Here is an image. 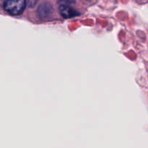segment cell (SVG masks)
<instances>
[{"label":"cell","mask_w":148,"mask_h":148,"mask_svg":"<svg viewBox=\"0 0 148 148\" xmlns=\"http://www.w3.org/2000/svg\"><path fill=\"white\" fill-rule=\"evenodd\" d=\"M52 8L51 5L49 3H43L39 6L38 9V13L39 16L41 17H46L51 15L52 13Z\"/></svg>","instance_id":"3"},{"label":"cell","mask_w":148,"mask_h":148,"mask_svg":"<svg viewBox=\"0 0 148 148\" xmlns=\"http://www.w3.org/2000/svg\"><path fill=\"white\" fill-rule=\"evenodd\" d=\"M38 0H27L29 7H33L36 4H37Z\"/></svg>","instance_id":"5"},{"label":"cell","mask_w":148,"mask_h":148,"mask_svg":"<svg viewBox=\"0 0 148 148\" xmlns=\"http://www.w3.org/2000/svg\"><path fill=\"white\" fill-rule=\"evenodd\" d=\"M26 7V0H5L4 8L12 15H19L24 12Z\"/></svg>","instance_id":"1"},{"label":"cell","mask_w":148,"mask_h":148,"mask_svg":"<svg viewBox=\"0 0 148 148\" xmlns=\"http://www.w3.org/2000/svg\"><path fill=\"white\" fill-rule=\"evenodd\" d=\"M59 12L62 17L64 18H72V17H77L79 15V12L68 5H60Z\"/></svg>","instance_id":"2"},{"label":"cell","mask_w":148,"mask_h":148,"mask_svg":"<svg viewBox=\"0 0 148 148\" xmlns=\"http://www.w3.org/2000/svg\"><path fill=\"white\" fill-rule=\"evenodd\" d=\"M59 3L60 5H72L75 4V0H59Z\"/></svg>","instance_id":"4"}]
</instances>
